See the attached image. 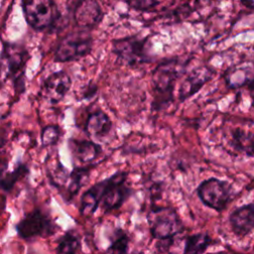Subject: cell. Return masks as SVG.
I'll return each mask as SVG.
<instances>
[{
	"label": "cell",
	"mask_w": 254,
	"mask_h": 254,
	"mask_svg": "<svg viewBox=\"0 0 254 254\" xmlns=\"http://www.w3.org/2000/svg\"><path fill=\"white\" fill-rule=\"evenodd\" d=\"M208 254H227V253H225V252H217V253H208Z\"/></svg>",
	"instance_id": "83f0119b"
},
{
	"label": "cell",
	"mask_w": 254,
	"mask_h": 254,
	"mask_svg": "<svg viewBox=\"0 0 254 254\" xmlns=\"http://www.w3.org/2000/svg\"><path fill=\"white\" fill-rule=\"evenodd\" d=\"M223 78L229 88L236 89L254 82V62L244 61L228 67Z\"/></svg>",
	"instance_id": "8fae6325"
},
{
	"label": "cell",
	"mask_w": 254,
	"mask_h": 254,
	"mask_svg": "<svg viewBox=\"0 0 254 254\" xmlns=\"http://www.w3.org/2000/svg\"><path fill=\"white\" fill-rule=\"evenodd\" d=\"M249 94H250V97L252 100V104L254 106V82L249 85Z\"/></svg>",
	"instance_id": "4316f807"
},
{
	"label": "cell",
	"mask_w": 254,
	"mask_h": 254,
	"mask_svg": "<svg viewBox=\"0 0 254 254\" xmlns=\"http://www.w3.org/2000/svg\"><path fill=\"white\" fill-rule=\"evenodd\" d=\"M27 51L20 45L14 43H3L0 54V79L7 80L12 77H20L23 74Z\"/></svg>",
	"instance_id": "ba28073f"
},
{
	"label": "cell",
	"mask_w": 254,
	"mask_h": 254,
	"mask_svg": "<svg viewBox=\"0 0 254 254\" xmlns=\"http://www.w3.org/2000/svg\"><path fill=\"white\" fill-rule=\"evenodd\" d=\"M169 254H176V253H169Z\"/></svg>",
	"instance_id": "f546056e"
},
{
	"label": "cell",
	"mask_w": 254,
	"mask_h": 254,
	"mask_svg": "<svg viewBox=\"0 0 254 254\" xmlns=\"http://www.w3.org/2000/svg\"><path fill=\"white\" fill-rule=\"evenodd\" d=\"M69 147L73 157L82 164L92 162L101 153L100 146L92 141L70 140Z\"/></svg>",
	"instance_id": "2e32d148"
},
{
	"label": "cell",
	"mask_w": 254,
	"mask_h": 254,
	"mask_svg": "<svg viewBox=\"0 0 254 254\" xmlns=\"http://www.w3.org/2000/svg\"><path fill=\"white\" fill-rule=\"evenodd\" d=\"M29 169L24 164H19L12 172H6L0 178V190L6 192H10L15 187L16 183L22 179L25 175H27Z\"/></svg>",
	"instance_id": "44dd1931"
},
{
	"label": "cell",
	"mask_w": 254,
	"mask_h": 254,
	"mask_svg": "<svg viewBox=\"0 0 254 254\" xmlns=\"http://www.w3.org/2000/svg\"><path fill=\"white\" fill-rule=\"evenodd\" d=\"M129 237L126 233L120 231V234L112 241L106 250V254H127Z\"/></svg>",
	"instance_id": "603a6c76"
},
{
	"label": "cell",
	"mask_w": 254,
	"mask_h": 254,
	"mask_svg": "<svg viewBox=\"0 0 254 254\" xmlns=\"http://www.w3.org/2000/svg\"><path fill=\"white\" fill-rule=\"evenodd\" d=\"M58 228L50 215L40 208L33 209L16 224L17 234L26 240L49 237L55 234Z\"/></svg>",
	"instance_id": "7a4b0ae2"
},
{
	"label": "cell",
	"mask_w": 254,
	"mask_h": 254,
	"mask_svg": "<svg viewBox=\"0 0 254 254\" xmlns=\"http://www.w3.org/2000/svg\"><path fill=\"white\" fill-rule=\"evenodd\" d=\"M103 13L96 0H78L74 6L73 18L79 28L90 29L102 19Z\"/></svg>",
	"instance_id": "30bf717a"
},
{
	"label": "cell",
	"mask_w": 254,
	"mask_h": 254,
	"mask_svg": "<svg viewBox=\"0 0 254 254\" xmlns=\"http://www.w3.org/2000/svg\"><path fill=\"white\" fill-rule=\"evenodd\" d=\"M147 220L152 236L160 240L174 238L184 229L177 211L171 206H159L151 209Z\"/></svg>",
	"instance_id": "6da1fadb"
},
{
	"label": "cell",
	"mask_w": 254,
	"mask_h": 254,
	"mask_svg": "<svg viewBox=\"0 0 254 254\" xmlns=\"http://www.w3.org/2000/svg\"><path fill=\"white\" fill-rule=\"evenodd\" d=\"M242 4L249 9H254V0H241Z\"/></svg>",
	"instance_id": "484cf974"
},
{
	"label": "cell",
	"mask_w": 254,
	"mask_h": 254,
	"mask_svg": "<svg viewBox=\"0 0 254 254\" xmlns=\"http://www.w3.org/2000/svg\"><path fill=\"white\" fill-rule=\"evenodd\" d=\"M230 145L240 153L254 157V135L241 128H235L231 132Z\"/></svg>",
	"instance_id": "ac0fdd59"
},
{
	"label": "cell",
	"mask_w": 254,
	"mask_h": 254,
	"mask_svg": "<svg viewBox=\"0 0 254 254\" xmlns=\"http://www.w3.org/2000/svg\"><path fill=\"white\" fill-rule=\"evenodd\" d=\"M71 86V79L64 71H57L49 75L43 83V91L46 98L51 102L61 101L68 92Z\"/></svg>",
	"instance_id": "7c38bea8"
},
{
	"label": "cell",
	"mask_w": 254,
	"mask_h": 254,
	"mask_svg": "<svg viewBox=\"0 0 254 254\" xmlns=\"http://www.w3.org/2000/svg\"><path fill=\"white\" fill-rule=\"evenodd\" d=\"M132 190L124 184L116 185L109 189L105 193L100 203L104 213H108L114 209L119 208L123 202L130 196Z\"/></svg>",
	"instance_id": "9a60e30c"
},
{
	"label": "cell",
	"mask_w": 254,
	"mask_h": 254,
	"mask_svg": "<svg viewBox=\"0 0 254 254\" xmlns=\"http://www.w3.org/2000/svg\"><path fill=\"white\" fill-rule=\"evenodd\" d=\"M127 180V173L119 171L109 178H106L100 182L91 186L81 196L80 199V214L83 216L92 215L99 206V203L105 193L112 187L120 184H124Z\"/></svg>",
	"instance_id": "52a82bcc"
},
{
	"label": "cell",
	"mask_w": 254,
	"mask_h": 254,
	"mask_svg": "<svg viewBox=\"0 0 254 254\" xmlns=\"http://www.w3.org/2000/svg\"><path fill=\"white\" fill-rule=\"evenodd\" d=\"M7 169H8V160L0 152V178L7 172Z\"/></svg>",
	"instance_id": "d4e9b609"
},
{
	"label": "cell",
	"mask_w": 254,
	"mask_h": 254,
	"mask_svg": "<svg viewBox=\"0 0 254 254\" xmlns=\"http://www.w3.org/2000/svg\"><path fill=\"white\" fill-rule=\"evenodd\" d=\"M90 166L88 167H76L68 175V186L66 189L67 198L71 199L85 184L89 177Z\"/></svg>",
	"instance_id": "d6986e66"
},
{
	"label": "cell",
	"mask_w": 254,
	"mask_h": 254,
	"mask_svg": "<svg viewBox=\"0 0 254 254\" xmlns=\"http://www.w3.org/2000/svg\"><path fill=\"white\" fill-rule=\"evenodd\" d=\"M112 50L118 59L128 65H137L149 62L146 52V39L127 37L115 40Z\"/></svg>",
	"instance_id": "9c48e42d"
},
{
	"label": "cell",
	"mask_w": 254,
	"mask_h": 254,
	"mask_svg": "<svg viewBox=\"0 0 254 254\" xmlns=\"http://www.w3.org/2000/svg\"><path fill=\"white\" fill-rule=\"evenodd\" d=\"M131 254H143L142 252H133V253H131Z\"/></svg>",
	"instance_id": "f1b7e54d"
},
{
	"label": "cell",
	"mask_w": 254,
	"mask_h": 254,
	"mask_svg": "<svg viewBox=\"0 0 254 254\" xmlns=\"http://www.w3.org/2000/svg\"><path fill=\"white\" fill-rule=\"evenodd\" d=\"M196 192L204 205L217 211L223 210L232 199L231 186L216 178H210L200 183Z\"/></svg>",
	"instance_id": "5b68a950"
},
{
	"label": "cell",
	"mask_w": 254,
	"mask_h": 254,
	"mask_svg": "<svg viewBox=\"0 0 254 254\" xmlns=\"http://www.w3.org/2000/svg\"><path fill=\"white\" fill-rule=\"evenodd\" d=\"M112 127L109 117L102 111H96L89 115L86 121L85 130L93 137H103L107 135Z\"/></svg>",
	"instance_id": "e0dca14e"
},
{
	"label": "cell",
	"mask_w": 254,
	"mask_h": 254,
	"mask_svg": "<svg viewBox=\"0 0 254 254\" xmlns=\"http://www.w3.org/2000/svg\"><path fill=\"white\" fill-rule=\"evenodd\" d=\"M92 47V38L86 31H77L66 35L60 42L56 54V62L77 61L89 54Z\"/></svg>",
	"instance_id": "277c9868"
},
{
	"label": "cell",
	"mask_w": 254,
	"mask_h": 254,
	"mask_svg": "<svg viewBox=\"0 0 254 254\" xmlns=\"http://www.w3.org/2000/svg\"><path fill=\"white\" fill-rule=\"evenodd\" d=\"M213 71L208 66L197 67L192 70L183 81L179 89V98L181 101L188 99L196 93L212 76Z\"/></svg>",
	"instance_id": "5bb4252c"
},
{
	"label": "cell",
	"mask_w": 254,
	"mask_h": 254,
	"mask_svg": "<svg viewBox=\"0 0 254 254\" xmlns=\"http://www.w3.org/2000/svg\"><path fill=\"white\" fill-rule=\"evenodd\" d=\"M210 243L211 238L203 232L188 236L185 242L184 254H201Z\"/></svg>",
	"instance_id": "ffe728a7"
},
{
	"label": "cell",
	"mask_w": 254,
	"mask_h": 254,
	"mask_svg": "<svg viewBox=\"0 0 254 254\" xmlns=\"http://www.w3.org/2000/svg\"><path fill=\"white\" fill-rule=\"evenodd\" d=\"M228 219L236 236H246L254 229V203H248L236 208L230 213Z\"/></svg>",
	"instance_id": "4fadbf2b"
},
{
	"label": "cell",
	"mask_w": 254,
	"mask_h": 254,
	"mask_svg": "<svg viewBox=\"0 0 254 254\" xmlns=\"http://www.w3.org/2000/svg\"><path fill=\"white\" fill-rule=\"evenodd\" d=\"M183 71L178 60H169L162 63L155 69L153 83L157 99L160 103H168L173 98V89L177 78Z\"/></svg>",
	"instance_id": "8992f818"
},
{
	"label": "cell",
	"mask_w": 254,
	"mask_h": 254,
	"mask_svg": "<svg viewBox=\"0 0 254 254\" xmlns=\"http://www.w3.org/2000/svg\"><path fill=\"white\" fill-rule=\"evenodd\" d=\"M79 246V237L74 230H69L61 237L57 247V254H77Z\"/></svg>",
	"instance_id": "7402d4cb"
},
{
	"label": "cell",
	"mask_w": 254,
	"mask_h": 254,
	"mask_svg": "<svg viewBox=\"0 0 254 254\" xmlns=\"http://www.w3.org/2000/svg\"><path fill=\"white\" fill-rule=\"evenodd\" d=\"M22 9L26 22L36 30L51 27L59 17L54 0H22Z\"/></svg>",
	"instance_id": "3957f363"
},
{
	"label": "cell",
	"mask_w": 254,
	"mask_h": 254,
	"mask_svg": "<svg viewBox=\"0 0 254 254\" xmlns=\"http://www.w3.org/2000/svg\"><path fill=\"white\" fill-rule=\"evenodd\" d=\"M60 136H61V131L58 126H55V125L46 126L42 131V136H41L42 145L44 147L55 145L59 141Z\"/></svg>",
	"instance_id": "cb8c5ba5"
}]
</instances>
